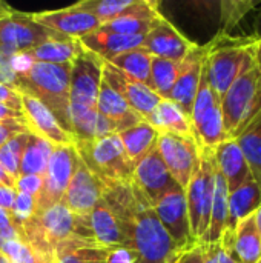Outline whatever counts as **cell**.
<instances>
[{"label":"cell","mask_w":261,"mask_h":263,"mask_svg":"<svg viewBox=\"0 0 261 263\" xmlns=\"http://www.w3.org/2000/svg\"><path fill=\"white\" fill-rule=\"evenodd\" d=\"M106 263H135V253L131 248L114 247L109 250Z\"/></svg>","instance_id":"c3c4849f"},{"label":"cell","mask_w":261,"mask_h":263,"mask_svg":"<svg viewBox=\"0 0 261 263\" xmlns=\"http://www.w3.org/2000/svg\"><path fill=\"white\" fill-rule=\"evenodd\" d=\"M54 145L48 140L29 134L26 146L22 154L20 176H45L49 157L52 154Z\"/></svg>","instance_id":"836d02e7"},{"label":"cell","mask_w":261,"mask_h":263,"mask_svg":"<svg viewBox=\"0 0 261 263\" xmlns=\"http://www.w3.org/2000/svg\"><path fill=\"white\" fill-rule=\"evenodd\" d=\"M0 185H5V186H11V188H14V182L9 179V176L2 170V166H0Z\"/></svg>","instance_id":"db71d44e"},{"label":"cell","mask_w":261,"mask_h":263,"mask_svg":"<svg viewBox=\"0 0 261 263\" xmlns=\"http://www.w3.org/2000/svg\"><path fill=\"white\" fill-rule=\"evenodd\" d=\"M69 80L71 63L55 65L34 62L26 71L17 74V91L43 103L57 119L60 126L71 134Z\"/></svg>","instance_id":"3957f363"},{"label":"cell","mask_w":261,"mask_h":263,"mask_svg":"<svg viewBox=\"0 0 261 263\" xmlns=\"http://www.w3.org/2000/svg\"><path fill=\"white\" fill-rule=\"evenodd\" d=\"M69 123L71 134L75 142H91L95 139L106 137L109 134H115L114 125L100 116L95 108L85 106H69Z\"/></svg>","instance_id":"d4e9b609"},{"label":"cell","mask_w":261,"mask_h":263,"mask_svg":"<svg viewBox=\"0 0 261 263\" xmlns=\"http://www.w3.org/2000/svg\"><path fill=\"white\" fill-rule=\"evenodd\" d=\"M208 54V45H197L182 62H180V72L177 82L168 97V100L174 102L189 119L194 105V99L198 91L203 63Z\"/></svg>","instance_id":"e0dca14e"},{"label":"cell","mask_w":261,"mask_h":263,"mask_svg":"<svg viewBox=\"0 0 261 263\" xmlns=\"http://www.w3.org/2000/svg\"><path fill=\"white\" fill-rule=\"evenodd\" d=\"M129 242V248L135 253V263H172L182 253L145 199L134 216Z\"/></svg>","instance_id":"5b68a950"},{"label":"cell","mask_w":261,"mask_h":263,"mask_svg":"<svg viewBox=\"0 0 261 263\" xmlns=\"http://www.w3.org/2000/svg\"><path fill=\"white\" fill-rule=\"evenodd\" d=\"M205 250V263H237L229 257L220 243H202Z\"/></svg>","instance_id":"f6af8a7d"},{"label":"cell","mask_w":261,"mask_h":263,"mask_svg":"<svg viewBox=\"0 0 261 263\" xmlns=\"http://www.w3.org/2000/svg\"><path fill=\"white\" fill-rule=\"evenodd\" d=\"M105 185L85 166L80 160L65 194L62 203L75 216L86 217L102 200L105 193Z\"/></svg>","instance_id":"9a60e30c"},{"label":"cell","mask_w":261,"mask_h":263,"mask_svg":"<svg viewBox=\"0 0 261 263\" xmlns=\"http://www.w3.org/2000/svg\"><path fill=\"white\" fill-rule=\"evenodd\" d=\"M34 214H35V197L23 194V193H17L14 208L11 213L12 223L22 231V225L28 222Z\"/></svg>","instance_id":"60d3db41"},{"label":"cell","mask_w":261,"mask_h":263,"mask_svg":"<svg viewBox=\"0 0 261 263\" xmlns=\"http://www.w3.org/2000/svg\"><path fill=\"white\" fill-rule=\"evenodd\" d=\"M200 165L192 176L186 193L188 213L191 222V231L194 239L202 243L211 217L214 190H215V163L212 157V149H200Z\"/></svg>","instance_id":"52a82bcc"},{"label":"cell","mask_w":261,"mask_h":263,"mask_svg":"<svg viewBox=\"0 0 261 263\" xmlns=\"http://www.w3.org/2000/svg\"><path fill=\"white\" fill-rule=\"evenodd\" d=\"M261 112V66L255 65L222 97V114L225 131L235 139Z\"/></svg>","instance_id":"8992f818"},{"label":"cell","mask_w":261,"mask_h":263,"mask_svg":"<svg viewBox=\"0 0 261 263\" xmlns=\"http://www.w3.org/2000/svg\"><path fill=\"white\" fill-rule=\"evenodd\" d=\"M22 117V112H17V111H12L3 105H0V122L2 120H9V119H18Z\"/></svg>","instance_id":"f907efd6"},{"label":"cell","mask_w":261,"mask_h":263,"mask_svg":"<svg viewBox=\"0 0 261 263\" xmlns=\"http://www.w3.org/2000/svg\"><path fill=\"white\" fill-rule=\"evenodd\" d=\"M22 237L46 263H54L57 245L68 239L77 237L97 243L88 219L72 214L62 202L25 222Z\"/></svg>","instance_id":"6da1fadb"},{"label":"cell","mask_w":261,"mask_h":263,"mask_svg":"<svg viewBox=\"0 0 261 263\" xmlns=\"http://www.w3.org/2000/svg\"><path fill=\"white\" fill-rule=\"evenodd\" d=\"M109 250L94 242L72 237L57 245L54 263H106Z\"/></svg>","instance_id":"f1b7e54d"},{"label":"cell","mask_w":261,"mask_h":263,"mask_svg":"<svg viewBox=\"0 0 261 263\" xmlns=\"http://www.w3.org/2000/svg\"><path fill=\"white\" fill-rule=\"evenodd\" d=\"M29 131L18 134L8 140L2 148H0V166L2 170L9 176V179L15 183V180L20 177V162H22V154L26 146Z\"/></svg>","instance_id":"f35d334b"},{"label":"cell","mask_w":261,"mask_h":263,"mask_svg":"<svg viewBox=\"0 0 261 263\" xmlns=\"http://www.w3.org/2000/svg\"><path fill=\"white\" fill-rule=\"evenodd\" d=\"M152 208L169 237L182 251L198 243L191 231L186 193L182 186L166 193Z\"/></svg>","instance_id":"7c38bea8"},{"label":"cell","mask_w":261,"mask_h":263,"mask_svg":"<svg viewBox=\"0 0 261 263\" xmlns=\"http://www.w3.org/2000/svg\"><path fill=\"white\" fill-rule=\"evenodd\" d=\"M215 163V162H214ZM228 200H229V190L222 177V174L215 173V190H214V199H212V208H211V217H209V227L208 231L202 240V243H218L223 237L226 227H228Z\"/></svg>","instance_id":"4dcf8cb0"},{"label":"cell","mask_w":261,"mask_h":263,"mask_svg":"<svg viewBox=\"0 0 261 263\" xmlns=\"http://www.w3.org/2000/svg\"><path fill=\"white\" fill-rule=\"evenodd\" d=\"M132 185L151 206H154L166 193L180 186L168 171L157 146L135 165Z\"/></svg>","instance_id":"4fadbf2b"},{"label":"cell","mask_w":261,"mask_h":263,"mask_svg":"<svg viewBox=\"0 0 261 263\" xmlns=\"http://www.w3.org/2000/svg\"><path fill=\"white\" fill-rule=\"evenodd\" d=\"M122 71L125 76H128L132 80H137L140 83H145L149 86L151 82V63H152V55L143 49V48H135L131 51H126L117 57H114L111 62H106Z\"/></svg>","instance_id":"e575fe53"},{"label":"cell","mask_w":261,"mask_h":263,"mask_svg":"<svg viewBox=\"0 0 261 263\" xmlns=\"http://www.w3.org/2000/svg\"><path fill=\"white\" fill-rule=\"evenodd\" d=\"M0 105L12 109V111H17V112H22V94L3 83H0Z\"/></svg>","instance_id":"ee69618b"},{"label":"cell","mask_w":261,"mask_h":263,"mask_svg":"<svg viewBox=\"0 0 261 263\" xmlns=\"http://www.w3.org/2000/svg\"><path fill=\"white\" fill-rule=\"evenodd\" d=\"M252 179L261 190V112L235 137Z\"/></svg>","instance_id":"d6a6232c"},{"label":"cell","mask_w":261,"mask_h":263,"mask_svg":"<svg viewBox=\"0 0 261 263\" xmlns=\"http://www.w3.org/2000/svg\"><path fill=\"white\" fill-rule=\"evenodd\" d=\"M158 134L169 133L183 137H194L192 136V125L191 119L171 100L162 99L160 103L155 106L149 119L146 120Z\"/></svg>","instance_id":"83f0119b"},{"label":"cell","mask_w":261,"mask_h":263,"mask_svg":"<svg viewBox=\"0 0 261 263\" xmlns=\"http://www.w3.org/2000/svg\"><path fill=\"white\" fill-rule=\"evenodd\" d=\"M255 43L254 35L232 37L220 34L208 43L203 71L211 89L220 100L238 77L257 65Z\"/></svg>","instance_id":"7a4b0ae2"},{"label":"cell","mask_w":261,"mask_h":263,"mask_svg":"<svg viewBox=\"0 0 261 263\" xmlns=\"http://www.w3.org/2000/svg\"><path fill=\"white\" fill-rule=\"evenodd\" d=\"M95 109L114 125L117 134L143 122V119L131 109L125 97L103 79L100 83Z\"/></svg>","instance_id":"7402d4cb"},{"label":"cell","mask_w":261,"mask_h":263,"mask_svg":"<svg viewBox=\"0 0 261 263\" xmlns=\"http://www.w3.org/2000/svg\"><path fill=\"white\" fill-rule=\"evenodd\" d=\"M103 80H106L112 88H115L128 102L131 109L137 112L143 120H148L155 106L160 103L162 97L157 96L148 85L129 79L122 71L105 62Z\"/></svg>","instance_id":"ac0fdd59"},{"label":"cell","mask_w":261,"mask_h":263,"mask_svg":"<svg viewBox=\"0 0 261 263\" xmlns=\"http://www.w3.org/2000/svg\"><path fill=\"white\" fill-rule=\"evenodd\" d=\"M15 196H17L15 188L0 185V210H3L5 213L11 214L12 213V208H14Z\"/></svg>","instance_id":"681fc988"},{"label":"cell","mask_w":261,"mask_h":263,"mask_svg":"<svg viewBox=\"0 0 261 263\" xmlns=\"http://www.w3.org/2000/svg\"><path fill=\"white\" fill-rule=\"evenodd\" d=\"M42 186H43L42 176H20L14 183V188L17 193H23V194L32 196L35 199L40 194Z\"/></svg>","instance_id":"7bdbcfd3"},{"label":"cell","mask_w":261,"mask_h":263,"mask_svg":"<svg viewBox=\"0 0 261 263\" xmlns=\"http://www.w3.org/2000/svg\"><path fill=\"white\" fill-rule=\"evenodd\" d=\"M197 43L185 37L168 18L162 17L155 26L145 35L142 48L152 57H162L172 62H182Z\"/></svg>","instance_id":"2e32d148"},{"label":"cell","mask_w":261,"mask_h":263,"mask_svg":"<svg viewBox=\"0 0 261 263\" xmlns=\"http://www.w3.org/2000/svg\"><path fill=\"white\" fill-rule=\"evenodd\" d=\"M0 253L9 263H46L25 240L0 242Z\"/></svg>","instance_id":"ab89813d"},{"label":"cell","mask_w":261,"mask_h":263,"mask_svg":"<svg viewBox=\"0 0 261 263\" xmlns=\"http://www.w3.org/2000/svg\"><path fill=\"white\" fill-rule=\"evenodd\" d=\"M12 12H14V9L8 3H5V2L0 0V20L5 18V17H8V15H11Z\"/></svg>","instance_id":"f5cc1de1"},{"label":"cell","mask_w":261,"mask_h":263,"mask_svg":"<svg viewBox=\"0 0 261 263\" xmlns=\"http://www.w3.org/2000/svg\"><path fill=\"white\" fill-rule=\"evenodd\" d=\"M261 203V190L254 179L242 183L234 191H229L228 200V227L225 233H231L237 225L251 217Z\"/></svg>","instance_id":"4316f807"},{"label":"cell","mask_w":261,"mask_h":263,"mask_svg":"<svg viewBox=\"0 0 261 263\" xmlns=\"http://www.w3.org/2000/svg\"><path fill=\"white\" fill-rule=\"evenodd\" d=\"M218 243L237 263H260L261 237L255 227L254 214L242 220L234 231L225 233Z\"/></svg>","instance_id":"ffe728a7"},{"label":"cell","mask_w":261,"mask_h":263,"mask_svg":"<svg viewBox=\"0 0 261 263\" xmlns=\"http://www.w3.org/2000/svg\"><path fill=\"white\" fill-rule=\"evenodd\" d=\"M82 43L77 39H68V37H57V39H49L29 52H26L34 62H42V63H71L77 54L82 51Z\"/></svg>","instance_id":"1f68e13d"},{"label":"cell","mask_w":261,"mask_h":263,"mask_svg":"<svg viewBox=\"0 0 261 263\" xmlns=\"http://www.w3.org/2000/svg\"><path fill=\"white\" fill-rule=\"evenodd\" d=\"M260 263H261V260H260Z\"/></svg>","instance_id":"680465c9"},{"label":"cell","mask_w":261,"mask_h":263,"mask_svg":"<svg viewBox=\"0 0 261 263\" xmlns=\"http://www.w3.org/2000/svg\"><path fill=\"white\" fill-rule=\"evenodd\" d=\"M118 137L123 143V148H125L131 163L135 168V165L145 156H148L152 149H155L157 140H158V133L146 120H143L138 125L118 133Z\"/></svg>","instance_id":"f546056e"},{"label":"cell","mask_w":261,"mask_h":263,"mask_svg":"<svg viewBox=\"0 0 261 263\" xmlns=\"http://www.w3.org/2000/svg\"><path fill=\"white\" fill-rule=\"evenodd\" d=\"M22 116L31 134L48 140L54 146L75 143V139L60 126L52 112L28 94H22Z\"/></svg>","instance_id":"d6986e66"},{"label":"cell","mask_w":261,"mask_h":263,"mask_svg":"<svg viewBox=\"0 0 261 263\" xmlns=\"http://www.w3.org/2000/svg\"><path fill=\"white\" fill-rule=\"evenodd\" d=\"M135 3L137 0H83L74 6L95 15L103 25L126 15L135 6Z\"/></svg>","instance_id":"8d00e7d4"},{"label":"cell","mask_w":261,"mask_h":263,"mask_svg":"<svg viewBox=\"0 0 261 263\" xmlns=\"http://www.w3.org/2000/svg\"><path fill=\"white\" fill-rule=\"evenodd\" d=\"M0 263H9V260H8V259H6V257L2 254V253H0Z\"/></svg>","instance_id":"6f0895ef"},{"label":"cell","mask_w":261,"mask_h":263,"mask_svg":"<svg viewBox=\"0 0 261 263\" xmlns=\"http://www.w3.org/2000/svg\"><path fill=\"white\" fill-rule=\"evenodd\" d=\"M260 3L252 0H225L220 2V35H231V32L237 28V25L255 9Z\"/></svg>","instance_id":"74e56055"},{"label":"cell","mask_w":261,"mask_h":263,"mask_svg":"<svg viewBox=\"0 0 261 263\" xmlns=\"http://www.w3.org/2000/svg\"><path fill=\"white\" fill-rule=\"evenodd\" d=\"M23 133H28V128H26L23 116L18 117V119L2 120L0 122V148L8 140H11L12 137L18 136V134H23Z\"/></svg>","instance_id":"b9f144b4"},{"label":"cell","mask_w":261,"mask_h":263,"mask_svg":"<svg viewBox=\"0 0 261 263\" xmlns=\"http://www.w3.org/2000/svg\"><path fill=\"white\" fill-rule=\"evenodd\" d=\"M254 220H255V227H257V231L261 237V203L260 206L257 208V211L254 213Z\"/></svg>","instance_id":"11a10c76"},{"label":"cell","mask_w":261,"mask_h":263,"mask_svg":"<svg viewBox=\"0 0 261 263\" xmlns=\"http://www.w3.org/2000/svg\"><path fill=\"white\" fill-rule=\"evenodd\" d=\"M172 263H205V250L202 243L194 245L192 248H188L182 251Z\"/></svg>","instance_id":"7dc6e473"},{"label":"cell","mask_w":261,"mask_h":263,"mask_svg":"<svg viewBox=\"0 0 261 263\" xmlns=\"http://www.w3.org/2000/svg\"><path fill=\"white\" fill-rule=\"evenodd\" d=\"M217 171L225 179L228 190L234 191L242 183L252 179L249 166L235 139H228L212 149Z\"/></svg>","instance_id":"44dd1931"},{"label":"cell","mask_w":261,"mask_h":263,"mask_svg":"<svg viewBox=\"0 0 261 263\" xmlns=\"http://www.w3.org/2000/svg\"><path fill=\"white\" fill-rule=\"evenodd\" d=\"M178 72H180V62H172L162 57H152L149 88L162 99H168L177 82Z\"/></svg>","instance_id":"d590c367"},{"label":"cell","mask_w":261,"mask_h":263,"mask_svg":"<svg viewBox=\"0 0 261 263\" xmlns=\"http://www.w3.org/2000/svg\"><path fill=\"white\" fill-rule=\"evenodd\" d=\"M162 17L158 2L137 0L135 6L126 15L103 23L102 28L125 35H146Z\"/></svg>","instance_id":"603a6c76"},{"label":"cell","mask_w":261,"mask_h":263,"mask_svg":"<svg viewBox=\"0 0 261 263\" xmlns=\"http://www.w3.org/2000/svg\"><path fill=\"white\" fill-rule=\"evenodd\" d=\"M255 63L261 66V40H257L255 43Z\"/></svg>","instance_id":"9f6ffc18"},{"label":"cell","mask_w":261,"mask_h":263,"mask_svg":"<svg viewBox=\"0 0 261 263\" xmlns=\"http://www.w3.org/2000/svg\"><path fill=\"white\" fill-rule=\"evenodd\" d=\"M145 35H125L117 34L112 31H108L105 28H98L94 32L85 35L80 39V43L85 49L91 51L92 54L98 55L105 62H111L114 57L135 49L142 48Z\"/></svg>","instance_id":"cb8c5ba5"},{"label":"cell","mask_w":261,"mask_h":263,"mask_svg":"<svg viewBox=\"0 0 261 263\" xmlns=\"http://www.w3.org/2000/svg\"><path fill=\"white\" fill-rule=\"evenodd\" d=\"M32 18L40 23L42 26L63 35L68 39H77L80 40L82 37L94 32L102 26V22L74 5L63 8V9H55V11H43V12H35L32 14Z\"/></svg>","instance_id":"5bb4252c"},{"label":"cell","mask_w":261,"mask_h":263,"mask_svg":"<svg viewBox=\"0 0 261 263\" xmlns=\"http://www.w3.org/2000/svg\"><path fill=\"white\" fill-rule=\"evenodd\" d=\"M75 149L85 166L105 186L132 182L134 165L117 133L91 142H75Z\"/></svg>","instance_id":"277c9868"},{"label":"cell","mask_w":261,"mask_h":263,"mask_svg":"<svg viewBox=\"0 0 261 263\" xmlns=\"http://www.w3.org/2000/svg\"><path fill=\"white\" fill-rule=\"evenodd\" d=\"M0 83L17 91V74L11 66V59L0 54Z\"/></svg>","instance_id":"bcb514c9"},{"label":"cell","mask_w":261,"mask_h":263,"mask_svg":"<svg viewBox=\"0 0 261 263\" xmlns=\"http://www.w3.org/2000/svg\"><path fill=\"white\" fill-rule=\"evenodd\" d=\"M63 37L32 18V14L14 11L11 15L0 20V54L12 57L29 52L40 43Z\"/></svg>","instance_id":"9c48e42d"},{"label":"cell","mask_w":261,"mask_h":263,"mask_svg":"<svg viewBox=\"0 0 261 263\" xmlns=\"http://www.w3.org/2000/svg\"><path fill=\"white\" fill-rule=\"evenodd\" d=\"M255 20H254V37L257 40H261V3L255 8Z\"/></svg>","instance_id":"816d5d0a"},{"label":"cell","mask_w":261,"mask_h":263,"mask_svg":"<svg viewBox=\"0 0 261 263\" xmlns=\"http://www.w3.org/2000/svg\"><path fill=\"white\" fill-rule=\"evenodd\" d=\"M105 60L82 48L71 62L69 103L75 106L95 108L100 83L103 79Z\"/></svg>","instance_id":"8fae6325"},{"label":"cell","mask_w":261,"mask_h":263,"mask_svg":"<svg viewBox=\"0 0 261 263\" xmlns=\"http://www.w3.org/2000/svg\"><path fill=\"white\" fill-rule=\"evenodd\" d=\"M78 163H80V157L77 154L75 143L54 146L43 176L42 191L35 199V214H40L48 208L62 202L63 194Z\"/></svg>","instance_id":"ba28073f"},{"label":"cell","mask_w":261,"mask_h":263,"mask_svg":"<svg viewBox=\"0 0 261 263\" xmlns=\"http://www.w3.org/2000/svg\"><path fill=\"white\" fill-rule=\"evenodd\" d=\"M157 151L174 180L186 190L200 165L202 151L194 137H183L169 133L158 134Z\"/></svg>","instance_id":"30bf717a"},{"label":"cell","mask_w":261,"mask_h":263,"mask_svg":"<svg viewBox=\"0 0 261 263\" xmlns=\"http://www.w3.org/2000/svg\"><path fill=\"white\" fill-rule=\"evenodd\" d=\"M86 219L97 245L103 248H114V247L129 248L120 222L103 200H100L95 205V208L91 211L89 216H86Z\"/></svg>","instance_id":"484cf974"}]
</instances>
